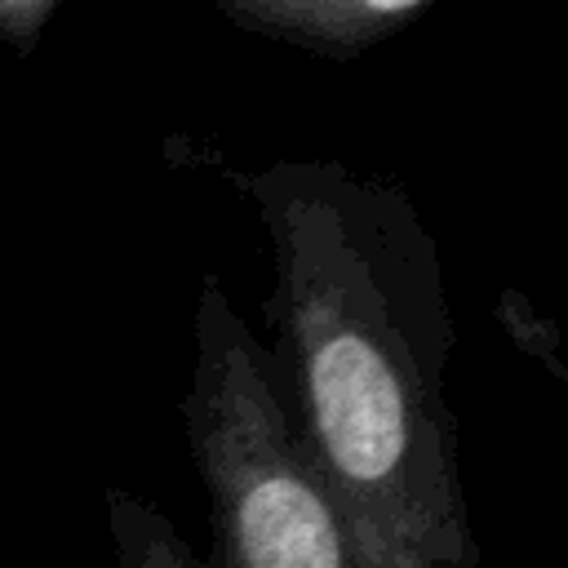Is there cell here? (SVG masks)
Wrapping results in <instances>:
<instances>
[{
  "mask_svg": "<svg viewBox=\"0 0 568 568\" xmlns=\"http://www.w3.org/2000/svg\"><path fill=\"white\" fill-rule=\"evenodd\" d=\"M271 240V359L302 448L373 568H479L444 266L408 191L342 160L240 178Z\"/></svg>",
  "mask_w": 568,
  "mask_h": 568,
  "instance_id": "1",
  "label": "cell"
},
{
  "mask_svg": "<svg viewBox=\"0 0 568 568\" xmlns=\"http://www.w3.org/2000/svg\"><path fill=\"white\" fill-rule=\"evenodd\" d=\"M182 430L209 497V568H373L359 532L311 466L266 342L209 271Z\"/></svg>",
  "mask_w": 568,
  "mask_h": 568,
  "instance_id": "2",
  "label": "cell"
},
{
  "mask_svg": "<svg viewBox=\"0 0 568 568\" xmlns=\"http://www.w3.org/2000/svg\"><path fill=\"white\" fill-rule=\"evenodd\" d=\"M426 4L430 0H213L231 27L320 58L368 53Z\"/></svg>",
  "mask_w": 568,
  "mask_h": 568,
  "instance_id": "3",
  "label": "cell"
},
{
  "mask_svg": "<svg viewBox=\"0 0 568 568\" xmlns=\"http://www.w3.org/2000/svg\"><path fill=\"white\" fill-rule=\"evenodd\" d=\"M102 510L115 568H209V559L155 501L129 488H106Z\"/></svg>",
  "mask_w": 568,
  "mask_h": 568,
  "instance_id": "4",
  "label": "cell"
},
{
  "mask_svg": "<svg viewBox=\"0 0 568 568\" xmlns=\"http://www.w3.org/2000/svg\"><path fill=\"white\" fill-rule=\"evenodd\" d=\"M497 320L506 324V333H510V342H515L519 351H528L532 359H541L555 377H568V368H564V359H559V328H555L550 320H541V315L532 311V302H528L515 284L501 288V297H497Z\"/></svg>",
  "mask_w": 568,
  "mask_h": 568,
  "instance_id": "5",
  "label": "cell"
},
{
  "mask_svg": "<svg viewBox=\"0 0 568 568\" xmlns=\"http://www.w3.org/2000/svg\"><path fill=\"white\" fill-rule=\"evenodd\" d=\"M53 9L58 0H0V40L13 44L18 53H31Z\"/></svg>",
  "mask_w": 568,
  "mask_h": 568,
  "instance_id": "6",
  "label": "cell"
}]
</instances>
